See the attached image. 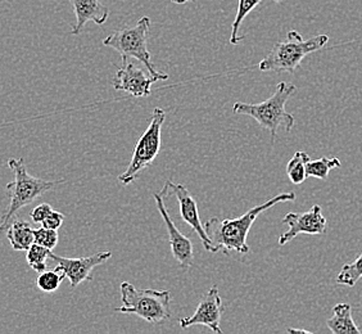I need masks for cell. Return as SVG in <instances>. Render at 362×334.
Instances as JSON below:
<instances>
[{
  "label": "cell",
  "mask_w": 362,
  "mask_h": 334,
  "mask_svg": "<svg viewBox=\"0 0 362 334\" xmlns=\"http://www.w3.org/2000/svg\"><path fill=\"white\" fill-rule=\"evenodd\" d=\"M122 305L115 311L134 313L141 319L157 324L171 319V292L156 289H138L129 282H122L119 287Z\"/></svg>",
  "instance_id": "obj_5"
},
{
  "label": "cell",
  "mask_w": 362,
  "mask_h": 334,
  "mask_svg": "<svg viewBox=\"0 0 362 334\" xmlns=\"http://www.w3.org/2000/svg\"><path fill=\"white\" fill-rule=\"evenodd\" d=\"M154 201L157 205V209L160 211V216L165 221L166 229H168V239H170V247L175 260L182 270H188L189 267L194 263V255H193V243L188 237H185L174 221L168 215V209L165 206V197L160 193H154Z\"/></svg>",
  "instance_id": "obj_12"
},
{
  "label": "cell",
  "mask_w": 362,
  "mask_h": 334,
  "mask_svg": "<svg viewBox=\"0 0 362 334\" xmlns=\"http://www.w3.org/2000/svg\"><path fill=\"white\" fill-rule=\"evenodd\" d=\"M296 198L297 195L294 192L281 193L272 197L265 203L258 205L256 207L247 211L244 215L239 216L237 219H209L203 226L211 242V252H223L226 255L230 252H237L239 255L248 253L250 246L247 244V237L258 216L278 203L293 202L296 201Z\"/></svg>",
  "instance_id": "obj_1"
},
{
  "label": "cell",
  "mask_w": 362,
  "mask_h": 334,
  "mask_svg": "<svg viewBox=\"0 0 362 334\" xmlns=\"http://www.w3.org/2000/svg\"><path fill=\"white\" fill-rule=\"evenodd\" d=\"M74 13L76 17V23L71 34L78 35L88 22H94L98 26L105 25L108 20L110 11L99 0H70Z\"/></svg>",
  "instance_id": "obj_14"
},
{
  "label": "cell",
  "mask_w": 362,
  "mask_h": 334,
  "mask_svg": "<svg viewBox=\"0 0 362 334\" xmlns=\"http://www.w3.org/2000/svg\"><path fill=\"white\" fill-rule=\"evenodd\" d=\"M112 258V252L103 250L97 252L88 258H69L57 256L53 252L50 258L61 266L66 274V278L70 280L71 287L76 288L86 280H93V272L99 265L105 264L107 260Z\"/></svg>",
  "instance_id": "obj_11"
},
{
  "label": "cell",
  "mask_w": 362,
  "mask_h": 334,
  "mask_svg": "<svg viewBox=\"0 0 362 334\" xmlns=\"http://www.w3.org/2000/svg\"><path fill=\"white\" fill-rule=\"evenodd\" d=\"M173 3H175V4H185V3H188V1H190V0H171Z\"/></svg>",
  "instance_id": "obj_27"
},
{
  "label": "cell",
  "mask_w": 362,
  "mask_h": 334,
  "mask_svg": "<svg viewBox=\"0 0 362 334\" xmlns=\"http://www.w3.org/2000/svg\"><path fill=\"white\" fill-rule=\"evenodd\" d=\"M52 250L42 247L40 244L34 243L26 250V260L28 264L34 272H42L47 270V261L50 258Z\"/></svg>",
  "instance_id": "obj_21"
},
{
  "label": "cell",
  "mask_w": 362,
  "mask_h": 334,
  "mask_svg": "<svg viewBox=\"0 0 362 334\" xmlns=\"http://www.w3.org/2000/svg\"><path fill=\"white\" fill-rule=\"evenodd\" d=\"M261 3V0H239L238 4L237 16L235 20L233 22V28H231V36H230V44L231 45H237L242 42L244 36L239 35V30L243 23L245 17L252 12L255 8L257 7Z\"/></svg>",
  "instance_id": "obj_19"
},
{
  "label": "cell",
  "mask_w": 362,
  "mask_h": 334,
  "mask_svg": "<svg viewBox=\"0 0 362 334\" xmlns=\"http://www.w3.org/2000/svg\"><path fill=\"white\" fill-rule=\"evenodd\" d=\"M362 278V253L354 263L346 264L337 277V283L341 286L355 287Z\"/></svg>",
  "instance_id": "obj_22"
},
{
  "label": "cell",
  "mask_w": 362,
  "mask_h": 334,
  "mask_svg": "<svg viewBox=\"0 0 362 334\" xmlns=\"http://www.w3.org/2000/svg\"><path fill=\"white\" fill-rule=\"evenodd\" d=\"M225 313L223 299L218 292L217 286L211 287L207 293L203 296L199 305L197 307L194 313L189 318H182L179 321L182 329L203 326L209 328L214 333L223 334L221 329V319Z\"/></svg>",
  "instance_id": "obj_8"
},
{
  "label": "cell",
  "mask_w": 362,
  "mask_h": 334,
  "mask_svg": "<svg viewBox=\"0 0 362 334\" xmlns=\"http://www.w3.org/2000/svg\"><path fill=\"white\" fill-rule=\"evenodd\" d=\"M151 28L149 17H141L133 28H125L107 36L103 44L105 47L115 49L122 57V62L127 58H135L143 63L148 72L157 80H168V74L156 70L152 57L148 50V33Z\"/></svg>",
  "instance_id": "obj_6"
},
{
  "label": "cell",
  "mask_w": 362,
  "mask_h": 334,
  "mask_svg": "<svg viewBox=\"0 0 362 334\" xmlns=\"http://www.w3.org/2000/svg\"><path fill=\"white\" fill-rule=\"evenodd\" d=\"M64 278H66V274L63 272L62 267L57 265L53 270H44L42 272H39V277L36 278V286L42 292H56Z\"/></svg>",
  "instance_id": "obj_20"
},
{
  "label": "cell",
  "mask_w": 362,
  "mask_h": 334,
  "mask_svg": "<svg viewBox=\"0 0 362 334\" xmlns=\"http://www.w3.org/2000/svg\"><path fill=\"white\" fill-rule=\"evenodd\" d=\"M156 81H158L156 77L146 74L134 63L122 62L112 84L116 91H125L134 98H146L151 96V86Z\"/></svg>",
  "instance_id": "obj_13"
},
{
  "label": "cell",
  "mask_w": 362,
  "mask_h": 334,
  "mask_svg": "<svg viewBox=\"0 0 362 334\" xmlns=\"http://www.w3.org/2000/svg\"><path fill=\"white\" fill-rule=\"evenodd\" d=\"M8 166L13 171L14 180L11 181L6 187L9 198V206L1 216L0 233L7 231L8 226L12 223V219L22 207L34 202L50 189L54 188L57 184L63 181L44 180L31 176L28 174V167L23 159H9Z\"/></svg>",
  "instance_id": "obj_3"
},
{
  "label": "cell",
  "mask_w": 362,
  "mask_h": 334,
  "mask_svg": "<svg viewBox=\"0 0 362 334\" xmlns=\"http://www.w3.org/2000/svg\"><path fill=\"white\" fill-rule=\"evenodd\" d=\"M283 224H286L289 229L279 237L280 246L289 243L292 239L300 234H310V236L324 234L327 231V220L322 215L320 206L315 205L313 209L302 214L288 212L283 219Z\"/></svg>",
  "instance_id": "obj_9"
},
{
  "label": "cell",
  "mask_w": 362,
  "mask_h": 334,
  "mask_svg": "<svg viewBox=\"0 0 362 334\" xmlns=\"http://www.w3.org/2000/svg\"><path fill=\"white\" fill-rule=\"evenodd\" d=\"M308 160H310V156L306 152L298 151L294 154L292 160L288 162L286 175L294 185H300L306 180V165Z\"/></svg>",
  "instance_id": "obj_18"
},
{
  "label": "cell",
  "mask_w": 362,
  "mask_h": 334,
  "mask_svg": "<svg viewBox=\"0 0 362 334\" xmlns=\"http://www.w3.org/2000/svg\"><path fill=\"white\" fill-rule=\"evenodd\" d=\"M327 42V35L314 36L308 40H303L298 31L292 30L288 33L286 40L275 44L272 52L258 63V70L293 74L308 54L324 48Z\"/></svg>",
  "instance_id": "obj_4"
},
{
  "label": "cell",
  "mask_w": 362,
  "mask_h": 334,
  "mask_svg": "<svg viewBox=\"0 0 362 334\" xmlns=\"http://www.w3.org/2000/svg\"><path fill=\"white\" fill-rule=\"evenodd\" d=\"M275 1H280V0H275Z\"/></svg>",
  "instance_id": "obj_28"
},
{
  "label": "cell",
  "mask_w": 362,
  "mask_h": 334,
  "mask_svg": "<svg viewBox=\"0 0 362 334\" xmlns=\"http://www.w3.org/2000/svg\"><path fill=\"white\" fill-rule=\"evenodd\" d=\"M288 333H305V334H311L310 330H306V329H288Z\"/></svg>",
  "instance_id": "obj_26"
},
{
  "label": "cell",
  "mask_w": 362,
  "mask_h": 334,
  "mask_svg": "<svg viewBox=\"0 0 362 334\" xmlns=\"http://www.w3.org/2000/svg\"><path fill=\"white\" fill-rule=\"evenodd\" d=\"M165 119H166V112L160 107H156L152 112L148 129L140 137L138 144L134 149L133 159L130 161V165L126 168L125 173L119 176V183H122L124 185L132 184L144 168L153 163L156 157L160 154V130Z\"/></svg>",
  "instance_id": "obj_7"
},
{
  "label": "cell",
  "mask_w": 362,
  "mask_h": 334,
  "mask_svg": "<svg viewBox=\"0 0 362 334\" xmlns=\"http://www.w3.org/2000/svg\"><path fill=\"white\" fill-rule=\"evenodd\" d=\"M63 221H64V215L59 211H52L50 215L42 221V225L47 229L58 230L62 226Z\"/></svg>",
  "instance_id": "obj_25"
},
{
  "label": "cell",
  "mask_w": 362,
  "mask_h": 334,
  "mask_svg": "<svg viewBox=\"0 0 362 334\" xmlns=\"http://www.w3.org/2000/svg\"><path fill=\"white\" fill-rule=\"evenodd\" d=\"M7 238L14 250H26L35 243L34 229L28 221L14 220L8 226Z\"/></svg>",
  "instance_id": "obj_16"
},
{
  "label": "cell",
  "mask_w": 362,
  "mask_h": 334,
  "mask_svg": "<svg viewBox=\"0 0 362 334\" xmlns=\"http://www.w3.org/2000/svg\"><path fill=\"white\" fill-rule=\"evenodd\" d=\"M329 330L333 334H360V328L352 318V307L349 304H338L333 307V316L327 321Z\"/></svg>",
  "instance_id": "obj_15"
},
{
  "label": "cell",
  "mask_w": 362,
  "mask_h": 334,
  "mask_svg": "<svg viewBox=\"0 0 362 334\" xmlns=\"http://www.w3.org/2000/svg\"><path fill=\"white\" fill-rule=\"evenodd\" d=\"M296 91L297 86L294 84L281 81L278 84L276 91L272 97L267 98L264 102L256 105L237 102L233 105V112L235 115H245L256 120L262 129L270 132L274 143L281 126L286 129V132H289L296 124L294 116L286 110V102Z\"/></svg>",
  "instance_id": "obj_2"
},
{
  "label": "cell",
  "mask_w": 362,
  "mask_h": 334,
  "mask_svg": "<svg viewBox=\"0 0 362 334\" xmlns=\"http://www.w3.org/2000/svg\"><path fill=\"white\" fill-rule=\"evenodd\" d=\"M160 193L163 197L174 195L179 202L181 219L188 224L192 229L194 230L197 236L202 241L203 247L206 248V250L211 252L212 247H211V242H209L204 226L201 221V217H199L198 203L195 201L194 197L190 195L188 189L181 184H174L173 181L168 180L165 183V187Z\"/></svg>",
  "instance_id": "obj_10"
},
{
  "label": "cell",
  "mask_w": 362,
  "mask_h": 334,
  "mask_svg": "<svg viewBox=\"0 0 362 334\" xmlns=\"http://www.w3.org/2000/svg\"><path fill=\"white\" fill-rule=\"evenodd\" d=\"M341 161L338 157H321L319 160H308L306 165L307 178H316L320 180H327L329 173L333 168L341 167Z\"/></svg>",
  "instance_id": "obj_17"
},
{
  "label": "cell",
  "mask_w": 362,
  "mask_h": 334,
  "mask_svg": "<svg viewBox=\"0 0 362 334\" xmlns=\"http://www.w3.org/2000/svg\"><path fill=\"white\" fill-rule=\"evenodd\" d=\"M52 211H53V209H52L50 205H48V203H42V205L36 206L35 209L30 212V217H31V220H33L34 223L42 224V221L50 215Z\"/></svg>",
  "instance_id": "obj_24"
},
{
  "label": "cell",
  "mask_w": 362,
  "mask_h": 334,
  "mask_svg": "<svg viewBox=\"0 0 362 334\" xmlns=\"http://www.w3.org/2000/svg\"><path fill=\"white\" fill-rule=\"evenodd\" d=\"M34 237H35L36 244H40L50 250L56 248L58 241H59V236H58L57 230L47 229L44 226L39 229H34Z\"/></svg>",
  "instance_id": "obj_23"
}]
</instances>
